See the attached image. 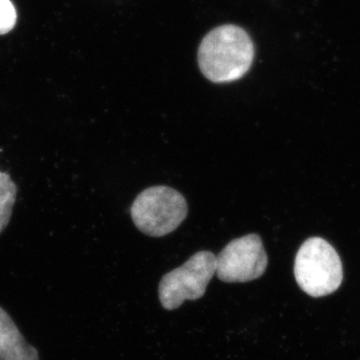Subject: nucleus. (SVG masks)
<instances>
[{"mask_svg":"<svg viewBox=\"0 0 360 360\" xmlns=\"http://www.w3.org/2000/svg\"><path fill=\"white\" fill-rule=\"evenodd\" d=\"M269 258L258 234L233 239L217 257V274L227 283H248L264 276Z\"/></svg>","mask_w":360,"mask_h":360,"instance_id":"obj_5","label":"nucleus"},{"mask_svg":"<svg viewBox=\"0 0 360 360\" xmlns=\"http://www.w3.org/2000/svg\"><path fill=\"white\" fill-rule=\"evenodd\" d=\"M0 360H40L39 350L25 340L11 315L1 307Z\"/></svg>","mask_w":360,"mask_h":360,"instance_id":"obj_6","label":"nucleus"},{"mask_svg":"<svg viewBox=\"0 0 360 360\" xmlns=\"http://www.w3.org/2000/svg\"><path fill=\"white\" fill-rule=\"evenodd\" d=\"M18 194V186L9 174L0 172V234L6 229Z\"/></svg>","mask_w":360,"mask_h":360,"instance_id":"obj_7","label":"nucleus"},{"mask_svg":"<svg viewBox=\"0 0 360 360\" xmlns=\"http://www.w3.org/2000/svg\"><path fill=\"white\" fill-rule=\"evenodd\" d=\"M188 212L186 198L172 187H149L142 191L131 206L135 226L148 236L161 238L174 231Z\"/></svg>","mask_w":360,"mask_h":360,"instance_id":"obj_3","label":"nucleus"},{"mask_svg":"<svg viewBox=\"0 0 360 360\" xmlns=\"http://www.w3.org/2000/svg\"><path fill=\"white\" fill-rule=\"evenodd\" d=\"M215 274L217 257L210 251L195 253L186 264L161 278L158 295L163 309H176L186 300L202 297Z\"/></svg>","mask_w":360,"mask_h":360,"instance_id":"obj_4","label":"nucleus"},{"mask_svg":"<svg viewBox=\"0 0 360 360\" xmlns=\"http://www.w3.org/2000/svg\"><path fill=\"white\" fill-rule=\"evenodd\" d=\"M18 20V14L11 0H0V35L13 30Z\"/></svg>","mask_w":360,"mask_h":360,"instance_id":"obj_8","label":"nucleus"},{"mask_svg":"<svg viewBox=\"0 0 360 360\" xmlns=\"http://www.w3.org/2000/svg\"><path fill=\"white\" fill-rule=\"evenodd\" d=\"M296 283L312 297H322L338 290L343 279L342 264L338 252L321 238L305 240L296 253Z\"/></svg>","mask_w":360,"mask_h":360,"instance_id":"obj_2","label":"nucleus"},{"mask_svg":"<svg viewBox=\"0 0 360 360\" xmlns=\"http://www.w3.org/2000/svg\"><path fill=\"white\" fill-rule=\"evenodd\" d=\"M255 58L250 35L236 25L219 26L208 33L198 49L202 75L214 84H229L245 77Z\"/></svg>","mask_w":360,"mask_h":360,"instance_id":"obj_1","label":"nucleus"}]
</instances>
